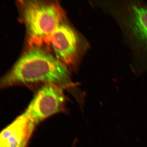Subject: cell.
<instances>
[{
	"mask_svg": "<svg viewBox=\"0 0 147 147\" xmlns=\"http://www.w3.org/2000/svg\"><path fill=\"white\" fill-rule=\"evenodd\" d=\"M120 29L130 49V67L135 74L147 72V3L138 1H111L102 3Z\"/></svg>",
	"mask_w": 147,
	"mask_h": 147,
	"instance_id": "cell-1",
	"label": "cell"
},
{
	"mask_svg": "<svg viewBox=\"0 0 147 147\" xmlns=\"http://www.w3.org/2000/svg\"><path fill=\"white\" fill-rule=\"evenodd\" d=\"M29 48H49L51 36L65 19V13L56 1H26L20 3Z\"/></svg>",
	"mask_w": 147,
	"mask_h": 147,
	"instance_id": "cell-3",
	"label": "cell"
},
{
	"mask_svg": "<svg viewBox=\"0 0 147 147\" xmlns=\"http://www.w3.org/2000/svg\"><path fill=\"white\" fill-rule=\"evenodd\" d=\"M41 82L63 88L71 85L67 67L42 48L32 47L0 78V90L19 84Z\"/></svg>",
	"mask_w": 147,
	"mask_h": 147,
	"instance_id": "cell-2",
	"label": "cell"
},
{
	"mask_svg": "<svg viewBox=\"0 0 147 147\" xmlns=\"http://www.w3.org/2000/svg\"><path fill=\"white\" fill-rule=\"evenodd\" d=\"M66 104L63 87L54 84H44L24 113L37 125L53 115L65 111Z\"/></svg>",
	"mask_w": 147,
	"mask_h": 147,
	"instance_id": "cell-4",
	"label": "cell"
},
{
	"mask_svg": "<svg viewBox=\"0 0 147 147\" xmlns=\"http://www.w3.org/2000/svg\"><path fill=\"white\" fill-rule=\"evenodd\" d=\"M50 47L55 57L67 67L75 65L79 59L81 53L80 38L75 30L65 22L53 33Z\"/></svg>",
	"mask_w": 147,
	"mask_h": 147,
	"instance_id": "cell-5",
	"label": "cell"
},
{
	"mask_svg": "<svg viewBox=\"0 0 147 147\" xmlns=\"http://www.w3.org/2000/svg\"><path fill=\"white\" fill-rule=\"evenodd\" d=\"M36 125L23 113L0 131V147H26Z\"/></svg>",
	"mask_w": 147,
	"mask_h": 147,
	"instance_id": "cell-6",
	"label": "cell"
}]
</instances>
